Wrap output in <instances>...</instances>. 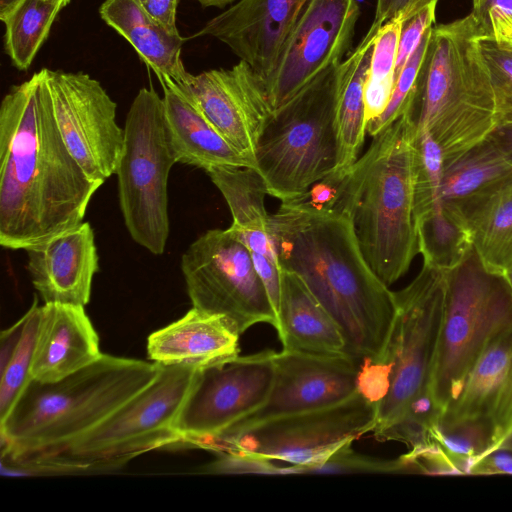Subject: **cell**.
I'll return each mask as SVG.
<instances>
[{
    "label": "cell",
    "mask_w": 512,
    "mask_h": 512,
    "mask_svg": "<svg viewBox=\"0 0 512 512\" xmlns=\"http://www.w3.org/2000/svg\"><path fill=\"white\" fill-rule=\"evenodd\" d=\"M391 366L388 363L365 360L360 363L358 392L373 403L386 396L390 387Z\"/></svg>",
    "instance_id": "39"
},
{
    "label": "cell",
    "mask_w": 512,
    "mask_h": 512,
    "mask_svg": "<svg viewBox=\"0 0 512 512\" xmlns=\"http://www.w3.org/2000/svg\"><path fill=\"white\" fill-rule=\"evenodd\" d=\"M160 365L103 354L55 382L31 379L0 421L2 457L15 469L64 451L147 386Z\"/></svg>",
    "instance_id": "3"
},
{
    "label": "cell",
    "mask_w": 512,
    "mask_h": 512,
    "mask_svg": "<svg viewBox=\"0 0 512 512\" xmlns=\"http://www.w3.org/2000/svg\"><path fill=\"white\" fill-rule=\"evenodd\" d=\"M101 185L63 142L43 71L11 87L0 106V245L26 250L78 226Z\"/></svg>",
    "instance_id": "1"
},
{
    "label": "cell",
    "mask_w": 512,
    "mask_h": 512,
    "mask_svg": "<svg viewBox=\"0 0 512 512\" xmlns=\"http://www.w3.org/2000/svg\"><path fill=\"white\" fill-rule=\"evenodd\" d=\"M482 0H473V5H476L478 4L479 2H481Z\"/></svg>",
    "instance_id": "50"
},
{
    "label": "cell",
    "mask_w": 512,
    "mask_h": 512,
    "mask_svg": "<svg viewBox=\"0 0 512 512\" xmlns=\"http://www.w3.org/2000/svg\"><path fill=\"white\" fill-rule=\"evenodd\" d=\"M494 91L497 116L512 115V52L498 47L485 34L480 39Z\"/></svg>",
    "instance_id": "37"
},
{
    "label": "cell",
    "mask_w": 512,
    "mask_h": 512,
    "mask_svg": "<svg viewBox=\"0 0 512 512\" xmlns=\"http://www.w3.org/2000/svg\"><path fill=\"white\" fill-rule=\"evenodd\" d=\"M167 130L177 162L202 168H253L173 82L162 84Z\"/></svg>",
    "instance_id": "24"
},
{
    "label": "cell",
    "mask_w": 512,
    "mask_h": 512,
    "mask_svg": "<svg viewBox=\"0 0 512 512\" xmlns=\"http://www.w3.org/2000/svg\"><path fill=\"white\" fill-rule=\"evenodd\" d=\"M156 21L168 30L178 33L176 19L179 0H136Z\"/></svg>",
    "instance_id": "43"
},
{
    "label": "cell",
    "mask_w": 512,
    "mask_h": 512,
    "mask_svg": "<svg viewBox=\"0 0 512 512\" xmlns=\"http://www.w3.org/2000/svg\"><path fill=\"white\" fill-rule=\"evenodd\" d=\"M469 418L490 421L498 442L512 430V328L485 349L438 423Z\"/></svg>",
    "instance_id": "22"
},
{
    "label": "cell",
    "mask_w": 512,
    "mask_h": 512,
    "mask_svg": "<svg viewBox=\"0 0 512 512\" xmlns=\"http://www.w3.org/2000/svg\"><path fill=\"white\" fill-rule=\"evenodd\" d=\"M124 150L116 171L119 204L131 238L154 255L163 254L170 232L168 178L177 163L163 98L141 88L128 110Z\"/></svg>",
    "instance_id": "10"
},
{
    "label": "cell",
    "mask_w": 512,
    "mask_h": 512,
    "mask_svg": "<svg viewBox=\"0 0 512 512\" xmlns=\"http://www.w3.org/2000/svg\"><path fill=\"white\" fill-rule=\"evenodd\" d=\"M203 7H218L224 8L228 4L233 3L235 0H196Z\"/></svg>",
    "instance_id": "48"
},
{
    "label": "cell",
    "mask_w": 512,
    "mask_h": 512,
    "mask_svg": "<svg viewBox=\"0 0 512 512\" xmlns=\"http://www.w3.org/2000/svg\"><path fill=\"white\" fill-rule=\"evenodd\" d=\"M70 0H17L0 14L5 50L13 65L27 70L49 35L58 13Z\"/></svg>",
    "instance_id": "31"
},
{
    "label": "cell",
    "mask_w": 512,
    "mask_h": 512,
    "mask_svg": "<svg viewBox=\"0 0 512 512\" xmlns=\"http://www.w3.org/2000/svg\"><path fill=\"white\" fill-rule=\"evenodd\" d=\"M274 366L264 404L222 431L238 432L268 420L328 408L358 392L360 363L348 355L282 349L275 352Z\"/></svg>",
    "instance_id": "16"
},
{
    "label": "cell",
    "mask_w": 512,
    "mask_h": 512,
    "mask_svg": "<svg viewBox=\"0 0 512 512\" xmlns=\"http://www.w3.org/2000/svg\"><path fill=\"white\" fill-rule=\"evenodd\" d=\"M512 474V452L494 450L479 459L472 474Z\"/></svg>",
    "instance_id": "44"
},
{
    "label": "cell",
    "mask_w": 512,
    "mask_h": 512,
    "mask_svg": "<svg viewBox=\"0 0 512 512\" xmlns=\"http://www.w3.org/2000/svg\"><path fill=\"white\" fill-rule=\"evenodd\" d=\"M494 450H507L512 452V430L509 431L495 446ZM493 450V451H494Z\"/></svg>",
    "instance_id": "47"
},
{
    "label": "cell",
    "mask_w": 512,
    "mask_h": 512,
    "mask_svg": "<svg viewBox=\"0 0 512 512\" xmlns=\"http://www.w3.org/2000/svg\"><path fill=\"white\" fill-rule=\"evenodd\" d=\"M101 355L98 334L84 307L58 303L40 306L32 379L58 381Z\"/></svg>",
    "instance_id": "21"
},
{
    "label": "cell",
    "mask_w": 512,
    "mask_h": 512,
    "mask_svg": "<svg viewBox=\"0 0 512 512\" xmlns=\"http://www.w3.org/2000/svg\"><path fill=\"white\" fill-rule=\"evenodd\" d=\"M434 0H377L371 29L378 31L386 22L398 17L415 14Z\"/></svg>",
    "instance_id": "42"
},
{
    "label": "cell",
    "mask_w": 512,
    "mask_h": 512,
    "mask_svg": "<svg viewBox=\"0 0 512 512\" xmlns=\"http://www.w3.org/2000/svg\"><path fill=\"white\" fill-rule=\"evenodd\" d=\"M206 173L230 209L229 228L248 249L277 316L282 269L264 204L265 182L253 168L215 167Z\"/></svg>",
    "instance_id": "19"
},
{
    "label": "cell",
    "mask_w": 512,
    "mask_h": 512,
    "mask_svg": "<svg viewBox=\"0 0 512 512\" xmlns=\"http://www.w3.org/2000/svg\"><path fill=\"white\" fill-rule=\"evenodd\" d=\"M476 17L498 47L512 52V12L489 9Z\"/></svg>",
    "instance_id": "41"
},
{
    "label": "cell",
    "mask_w": 512,
    "mask_h": 512,
    "mask_svg": "<svg viewBox=\"0 0 512 512\" xmlns=\"http://www.w3.org/2000/svg\"><path fill=\"white\" fill-rule=\"evenodd\" d=\"M405 16H398L377 31L365 85L367 125L386 109L395 86L398 42Z\"/></svg>",
    "instance_id": "32"
},
{
    "label": "cell",
    "mask_w": 512,
    "mask_h": 512,
    "mask_svg": "<svg viewBox=\"0 0 512 512\" xmlns=\"http://www.w3.org/2000/svg\"><path fill=\"white\" fill-rule=\"evenodd\" d=\"M40 305L34 303L23 315L24 326L12 353L0 365V421L3 420L32 379L31 368L39 325Z\"/></svg>",
    "instance_id": "33"
},
{
    "label": "cell",
    "mask_w": 512,
    "mask_h": 512,
    "mask_svg": "<svg viewBox=\"0 0 512 512\" xmlns=\"http://www.w3.org/2000/svg\"><path fill=\"white\" fill-rule=\"evenodd\" d=\"M452 207L468 225L473 247L485 267L503 273L512 262V182L481 198Z\"/></svg>",
    "instance_id": "29"
},
{
    "label": "cell",
    "mask_w": 512,
    "mask_h": 512,
    "mask_svg": "<svg viewBox=\"0 0 512 512\" xmlns=\"http://www.w3.org/2000/svg\"><path fill=\"white\" fill-rule=\"evenodd\" d=\"M489 9L512 12V0H482L478 4L473 5L472 12L480 15Z\"/></svg>",
    "instance_id": "46"
},
{
    "label": "cell",
    "mask_w": 512,
    "mask_h": 512,
    "mask_svg": "<svg viewBox=\"0 0 512 512\" xmlns=\"http://www.w3.org/2000/svg\"><path fill=\"white\" fill-rule=\"evenodd\" d=\"M378 404L357 392L334 406L268 420L238 432L221 431L189 447L290 464V474L313 470L376 425Z\"/></svg>",
    "instance_id": "9"
},
{
    "label": "cell",
    "mask_w": 512,
    "mask_h": 512,
    "mask_svg": "<svg viewBox=\"0 0 512 512\" xmlns=\"http://www.w3.org/2000/svg\"><path fill=\"white\" fill-rule=\"evenodd\" d=\"M310 0H239L210 19L193 37L218 39L245 61L261 85Z\"/></svg>",
    "instance_id": "18"
},
{
    "label": "cell",
    "mask_w": 512,
    "mask_h": 512,
    "mask_svg": "<svg viewBox=\"0 0 512 512\" xmlns=\"http://www.w3.org/2000/svg\"><path fill=\"white\" fill-rule=\"evenodd\" d=\"M512 182V164L486 136L444 165L441 200L459 207Z\"/></svg>",
    "instance_id": "28"
},
{
    "label": "cell",
    "mask_w": 512,
    "mask_h": 512,
    "mask_svg": "<svg viewBox=\"0 0 512 512\" xmlns=\"http://www.w3.org/2000/svg\"><path fill=\"white\" fill-rule=\"evenodd\" d=\"M99 13L104 22L124 37L161 84H183L191 74L181 50L185 39L153 19L136 0H105Z\"/></svg>",
    "instance_id": "26"
},
{
    "label": "cell",
    "mask_w": 512,
    "mask_h": 512,
    "mask_svg": "<svg viewBox=\"0 0 512 512\" xmlns=\"http://www.w3.org/2000/svg\"><path fill=\"white\" fill-rule=\"evenodd\" d=\"M274 355H238L198 369L176 420L179 444L215 435L261 407L272 388Z\"/></svg>",
    "instance_id": "14"
},
{
    "label": "cell",
    "mask_w": 512,
    "mask_h": 512,
    "mask_svg": "<svg viewBox=\"0 0 512 512\" xmlns=\"http://www.w3.org/2000/svg\"><path fill=\"white\" fill-rule=\"evenodd\" d=\"M340 63L323 70L265 120L256 171L268 194L281 202L299 198L337 167Z\"/></svg>",
    "instance_id": "6"
},
{
    "label": "cell",
    "mask_w": 512,
    "mask_h": 512,
    "mask_svg": "<svg viewBox=\"0 0 512 512\" xmlns=\"http://www.w3.org/2000/svg\"><path fill=\"white\" fill-rule=\"evenodd\" d=\"M192 306L223 316L240 335L257 323L274 328L277 318L246 246L227 228L211 229L181 258Z\"/></svg>",
    "instance_id": "12"
},
{
    "label": "cell",
    "mask_w": 512,
    "mask_h": 512,
    "mask_svg": "<svg viewBox=\"0 0 512 512\" xmlns=\"http://www.w3.org/2000/svg\"><path fill=\"white\" fill-rule=\"evenodd\" d=\"M269 222L282 271L296 274L335 320L346 355L382 362L395 296L364 258L349 215L293 200L281 202Z\"/></svg>",
    "instance_id": "2"
},
{
    "label": "cell",
    "mask_w": 512,
    "mask_h": 512,
    "mask_svg": "<svg viewBox=\"0 0 512 512\" xmlns=\"http://www.w3.org/2000/svg\"><path fill=\"white\" fill-rule=\"evenodd\" d=\"M430 29L424 34L418 47L399 74L386 109L379 117L368 123L367 133L371 137L379 134L403 114L421 65Z\"/></svg>",
    "instance_id": "36"
},
{
    "label": "cell",
    "mask_w": 512,
    "mask_h": 512,
    "mask_svg": "<svg viewBox=\"0 0 512 512\" xmlns=\"http://www.w3.org/2000/svg\"><path fill=\"white\" fill-rule=\"evenodd\" d=\"M444 155L427 129L416 130L414 138V215L441 201Z\"/></svg>",
    "instance_id": "34"
},
{
    "label": "cell",
    "mask_w": 512,
    "mask_h": 512,
    "mask_svg": "<svg viewBox=\"0 0 512 512\" xmlns=\"http://www.w3.org/2000/svg\"><path fill=\"white\" fill-rule=\"evenodd\" d=\"M360 15L357 0H310L272 74L262 84L270 114L318 74L350 53Z\"/></svg>",
    "instance_id": "15"
},
{
    "label": "cell",
    "mask_w": 512,
    "mask_h": 512,
    "mask_svg": "<svg viewBox=\"0 0 512 512\" xmlns=\"http://www.w3.org/2000/svg\"><path fill=\"white\" fill-rule=\"evenodd\" d=\"M198 368L160 365L157 376L59 454L22 470L109 471L157 448L179 444L176 420Z\"/></svg>",
    "instance_id": "8"
},
{
    "label": "cell",
    "mask_w": 512,
    "mask_h": 512,
    "mask_svg": "<svg viewBox=\"0 0 512 512\" xmlns=\"http://www.w3.org/2000/svg\"><path fill=\"white\" fill-rule=\"evenodd\" d=\"M283 350L322 355H346L344 336L331 315L294 273L283 270L277 312Z\"/></svg>",
    "instance_id": "25"
},
{
    "label": "cell",
    "mask_w": 512,
    "mask_h": 512,
    "mask_svg": "<svg viewBox=\"0 0 512 512\" xmlns=\"http://www.w3.org/2000/svg\"><path fill=\"white\" fill-rule=\"evenodd\" d=\"M430 437L451 457H483L498 443L492 423L483 418L463 419L449 424H437Z\"/></svg>",
    "instance_id": "35"
},
{
    "label": "cell",
    "mask_w": 512,
    "mask_h": 512,
    "mask_svg": "<svg viewBox=\"0 0 512 512\" xmlns=\"http://www.w3.org/2000/svg\"><path fill=\"white\" fill-rule=\"evenodd\" d=\"M239 337L223 316L192 307L183 317L150 334L147 354L159 365L200 369L237 357Z\"/></svg>",
    "instance_id": "23"
},
{
    "label": "cell",
    "mask_w": 512,
    "mask_h": 512,
    "mask_svg": "<svg viewBox=\"0 0 512 512\" xmlns=\"http://www.w3.org/2000/svg\"><path fill=\"white\" fill-rule=\"evenodd\" d=\"M27 270L44 303L84 307L99 268L95 236L89 222L26 249Z\"/></svg>",
    "instance_id": "20"
},
{
    "label": "cell",
    "mask_w": 512,
    "mask_h": 512,
    "mask_svg": "<svg viewBox=\"0 0 512 512\" xmlns=\"http://www.w3.org/2000/svg\"><path fill=\"white\" fill-rule=\"evenodd\" d=\"M487 137L512 164V115L497 116Z\"/></svg>",
    "instance_id": "45"
},
{
    "label": "cell",
    "mask_w": 512,
    "mask_h": 512,
    "mask_svg": "<svg viewBox=\"0 0 512 512\" xmlns=\"http://www.w3.org/2000/svg\"><path fill=\"white\" fill-rule=\"evenodd\" d=\"M42 71L63 142L87 176L103 184L116 174L124 150V128L116 122V103L86 73Z\"/></svg>",
    "instance_id": "13"
},
{
    "label": "cell",
    "mask_w": 512,
    "mask_h": 512,
    "mask_svg": "<svg viewBox=\"0 0 512 512\" xmlns=\"http://www.w3.org/2000/svg\"><path fill=\"white\" fill-rule=\"evenodd\" d=\"M512 328V289L485 267L474 247L447 271L443 321L429 392L443 412L461 392L485 349Z\"/></svg>",
    "instance_id": "7"
},
{
    "label": "cell",
    "mask_w": 512,
    "mask_h": 512,
    "mask_svg": "<svg viewBox=\"0 0 512 512\" xmlns=\"http://www.w3.org/2000/svg\"><path fill=\"white\" fill-rule=\"evenodd\" d=\"M376 33L369 28L357 47L340 63L338 164L332 172L338 175H344L359 158L367 133L365 85Z\"/></svg>",
    "instance_id": "27"
},
{
    "label": "cell",
    "mask_w": 512,
    "mask_h": 512,
    "mask_svg": "<svg viewBox=\"0 0 512 512\" xmlns=\"http://www.w3.org/2000/svg\"><path fill=\"white\" fill-rule=\"evenodd\" d=\"M447 271L423 263L405 288L394 292L396 316L382 362L391 366L390 387L379 402L376 439L398 423L409 405L429 391L443 321Z\"/></svg>",
    "instance_id": "11"
},
{
    "label": "cell",
    "mask_w": 512,
    "mask_h": 512,
    "mask_svg": "<svg viewBox=\"0 0 512 512\" xmlns=\"http://www.w3.org/2000/svg\"><path fill=\"white\" fill-rule=\"evenodd\" d=\"M437 3L438 0L430 2L403 21L395 63V82L424 34L433 27Z\"/></svg>",
    "instance_id": "38"
},
{
    "label": "cell",
    "mask_w": 512,
    "mask_h": 512,
    "mask_svg": "<svg viewBox=\"0 0 512 512\" xmlns=\"http://www.w3.org/2000/svg\"><path fill=\"white\" fill-rule=\"evenodd\" d=\"M209 473H266L286 474V467H277L270 460L234 454H219L205 469Z\"/></svg>",
    "instance_id": "40"
},
{
    "label": "cell",
    "mask_w": 512,
    "mask_h": 512,
    "mask_svg": "<svg viewBox=\"0 0 512 512\" xmlns=\"http://www.w3.org/2000/svg\"><path fill=\"white\" fill-rule=\"evenodd\" d=\"M418 251L423 263L443 271L460 264L473 248L462 215L442 200L415 217Z\"/></svg>",
    "instance_id": "30"
},
{
    "label": "cell",
    "mask_w": 512,
    "mask_h": 512,
    "mask_svg": "<svg viewBox=\"0 0 512 512\" xmlns=\"http://www.w3.org/2000/svg\"><path fill=\"white\" fill-rule=\"evenodd\" d=\"M175 85L256 170L258 141L270 112L249 64L240 60L230 69L191 74L187 82Z\"/></svg>",
    "instance_id": "17"
},
{
    "label": "cell",
    "mask_w": 512,
    "mask_h": 512,
    "mask_svg": "<svg viewBox=\"0 0 512 512\" xmlns=\"http://www.w3.org/2000/svg\"><path fill=\"white\" fill-rule=\"evenodd\" d=\"M485 25L471 12L431 27L405 110L416 130L440 144L444 165L483 140L493 128L496 102L480 39Z\"/></svg>",
    "instance_id": "5"
},
{
    "label": "cell",
    "mask_w": 512,
    "mask_h": 512,
    "mask_svg": "<svg viewBox=\"0 0 512 512\" xmlns=\"http://www.w3.org/2000/svg\"><path fill=\"white\" fill-rule=\"evenodd\" d=\"M503 274L512 289V262L506 267V269L503 271Z\"/></svg>",
    "instance_id": "49"
},
{
    "label": "cell",
    "mask_w": 512,
    "mask_h": 512,
    "mask_svg": "<svg viewBox=\"0 0 512 512\" xmlns=\"http://www.w3.org/2000/svg\"><path fill=\"white\" fill-rule=\"evenodd\" d=\"M414 123L403 113L373 137L342 176L333 208L351 218L364 258L390 286L418 251L414 215Z\"/></svg>",
    "instance_id": "4"
}]
</instances>
